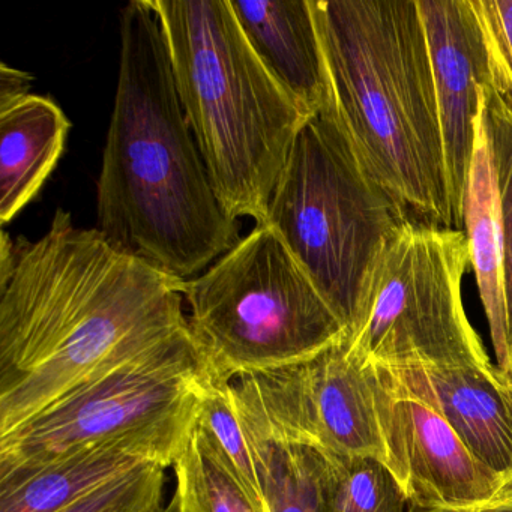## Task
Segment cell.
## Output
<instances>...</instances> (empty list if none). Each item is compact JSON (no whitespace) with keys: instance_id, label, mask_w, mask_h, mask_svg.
Returning <instances> with one entry per match:
<instances>
[{"instance_id":"52a82bcc","label":"cell","mask_w":512,"mask_h":512,"mask_svg":"<svg viewBox=\"0 0 512 512\" xmlns=\"http://www.w3.org/2000/svg\"><path fill=\"white\" fill-rule=\"evenodd\" d=\"M469 265L464 230L404 221L347 334L353 352L383 367H494L464 310L461 283Z\"/></svg>"},{"instance_id":"9c48e42d","label":"cell","mask_w":512,"mask_h":512,"mask_svg":"<svg viewBox=\"0 0 512 512\" xmlns=\"http://www.w3.org/2000/svg\"><path fill=\"white\" fill-rule=\"evenodd\" d=\"M232 392L253 436L382 460L373 365L347 337L299 364L238 377Z\"/></svg>"},{"instance_id":"603a6c76","label":"cell","mask_w":512,"mask_h":512,"mask_svg":"<svg viewBox=\"0 0 512 512\" xmlns=\"http://www.w3.org/2000/svg\"><path fill=\"white\" fill-rule=\"evenodd\" d=\"M166 467L148 466L83 497L59 512H134L157 494L164 493Z\"/></svg>"},{"instance_id":"5bb4252c","label":"cell","mask_w":512,"mask_h":512,"mask_svg":"<svg viewBox=\"0 0 512 512\" xmlns=\"http://www.w3.org/2000/svg\"><path fill=\"white\" fill-rule=\"evenodd\" d=\"M250 46L311 116L332 103L313 0H229Z\"/></svg>"},{"instance_id":"83f0119b","label":"cell","mask_w":512,"mask_h":512,"mask_svg":"<svg viewBox=\"0 0 512 512\" xmlns=\"http://www.w3.org/2000/svg\"><path fill=\"white\" fill-rule=\"evenodd\" d=\"M500 374H502L503 379L512 386V343L511 347H509V358L508 362H506L505 368L503 370H499Z\"/></svg>"},{"instance_id":"d4e9b609","label":"cell","mask_w":512,"mask_h":512,"mask_svg":"<svg viewBox=\"0 0 512 512\" xmlns=\"http://www.w3.org/2000/svg\"><path fill=\"white\" fill-rule=\"evenodd\" d=\"M410 512H512V503H494V505L466 509L428 508V506L412 505Z\"/></svg>"},{"instance_id":"8992f818","label":"cell","mask_w":512,"mask_h":512,"mask_svg":"<svg viewBox=\"0 0 512 512\" xmlns=\"http://www.w3.org/2000/svg\"><path fill=\"white\" fill-rule=\"evenodd\" d=\"M191 334L212 376L307 361L347 337L346 326L269 224H259L184 284Z\"/></svg>"},{"instance_id":"ba28073f","label":"cell","mask_w":512,"mask_h":512,"mask_svg":"<svg viewBox=\"0 0 512 512\" xmlns=\"http://www.w3.org/2000/svg\"><path fill=\"white\" fill-rule=\"evenodd\" d=\"M212 373L193 335L68 392L0 436V475L127 437L190 439Z\"/></svg>"},{"instance_id":"3957f363","label":"cell","mask_w":512,"mask_h":512,"mask_svg":"<svg viewBox=\"0 0 512 512\" xmlns=\"http://www.w3.org/2000/svg\"><path fill=\"white\" fill-rule=\"evenodd\" d=\"M338 119L404 221L454 229L427 34L416 0H313Z\"/></svg>"},{"instance_id":"5b68a950","label":"cell","mask_w":512,"mask_h":512,"mask_svg":"<svg viewBox=\"0 0 512 512\" xmlns=\"http://www.w3.org/2000/svg\"><path fill=\"white\" fill-rule=\"evenodd\" d=\"M403 223L391 197L359 161L334 104L311 115L293 143L266 224L347 334L383 250Z\"/></svg>"},{"instance_id":"277c9868","label":"cell","mask_w":512,"mask_h":512,"mask_svg":"<svg viewBox=\"0 0 512 512\" xmlns=\"http://www.w3.org/2000/svg\"><path fill=\"white\" fill-rule=\"evenodd\" d=\"M173 79L218 200L232 220L266 224L310 116L248 43L229 0H149Z\"/></svg>"},{"instance_id":"ac0fdd59","label":"cell","mask_w":512,"mask_h":512,"mask_svg":"<svg viewBox=\"0 0 512 512\" xmlns=\"http://www.w3.org/2000/svg\"><path fill=\"white\" fill-rule=\"evenodd\" d=\"M176 512H269L260 508L230 475L199 430L173 464Z\"/></svg>"},{"instance_id":"7402d4cb","label":"cell","mask_w":512,"mask_h":512,"mask_svg":"<svg viewBox=\"0 0 512 512\" xmlns=\"http://www.w3.org/2000/svg\"><path fill=\"white\" fill-rule=\"evenodd\" d=\"M481 23L491 85L512 109V0H472Z\"/></svg>"},{"instance_id":"7a4b0ae2","label":"cell","mask_w":512,"mask_h":512,"mask_svg":"<svg viewBox=\"0 0 512 512\" xmlns=\"http://www.w3.org/2000/svg\"><path fill=\"white\" fill-rule=\"evenodd\" d=\"M110 242L188 281L239 241L176 91L149 0L121 13V62L97 182V227Z\"/></svg>"},{"instance_id":"4fadbf2b","label":"cell","mask_w":512,"mask_h":512,"mask_svg":"<svg viewBox=\"0 0 512 512\" xmlns=\"http://www.w3.org/2000/svg\"><path fill=\"white\" fill-rule=\"evenodd\" d=\"M191 439V437H190ZM190 439L127 437L0 475V512H59L148 466L173 467Z\"/></svg>"},{"instance_id":"ffe728a7","label":"cell","mask_w":512,"mask_h":512,"mask_svg":"<svg viewBox=\"0 0 512 512\" xmlns=\"http://www.w3.org/2000/svg\"><path fill=\"white\" fill-rule=\"evenodd\" d=\"M329 512H410L413 503L380 458L335 457Z\"/></svg>"},{"instance_id":"44dd1931","label":"cell","mask_w":512,"mask_h":512,"mask_svg":"<svg viewBox=\"0 0 512 512\" xmlns=\"http://www.w3.org/2000/svg\"><path fill=\"white\" fill-rule=\"evenodd\" d=\"M481 115L490 140L496 175L505 250V296L508 314L509 347L512 343V109L490 83L479 92Z\"/></svg>"},{"instance_id":"484cf974","label":"cell","mask_w":512,"mask_h":512,"mask_svg":"<svg viewBox=\"0 0 512 512\" xmlns=\"http://www.w3.org/2000/svg\"><path fill=\"white\" fill-rule=\"evenodd\" d=\"M134 512H176L175 508H173L172 503L169 505H163V493L157 494V496L152 497L151 500L145 503V505L140 506L137 511Z\"/></svg>"},{"instance_id":"4316f807","label":"cell","mask_w":512,"mask_h":512,"mask_svg":"<svg viewBox=\"0 0 512 512\" xmlns=\"http://www.w3.org/2000/svg\"><path fill=\"white\" fill-rule=\"evenodd\" d=\"M512 502V473L509 476H506L503 479L502 485H500L499 493H497L496 499L491 505L494 503H509Z\"/></svg>"},{"instance_id":"e0dca14e","label":"cell","mask_w":512,"mask_h":512,"mask_svg":"<svg viewBox=\"0 0 512 512\" xmlns=\"http://www.w3.org/2000/svg\"><path fill=\"white\" fill-rule=\"evenodd\" d=\"M248 437L269 512H329L331 454L298 443L269 442L251 433Z\"/></svg>"},{"instance_id":"9a60e30c","label":"cell","mask_w":512,"mask_h":512,"mask_svg":"<svg viewBox=\"0 0 512 512\" xmlns=\"http://www.w3.org/2000/svg\"><path fill=\"white\" fill-rule=\"evenodd\" d=\"M71 122L53 98L23 95L0 104V223L40 193L64 154Z\"/></svg>"},{"instance_id":"30bf717a","label":"cell","mask_w":512,"mask_h":512,"mask_svg":"<svg viewBox=\"0 0 512 512\" xmlns=\"http://www.w3.org/2000/svg\"><path fill=\"white\" fill-rule=\"evenodd\" d=\"M373 365L382 461L413 505L466 509L491 505L503 479L482 464L440 413L407 394Z\"/></svg>"},{"instance_id":"cb8c5ba5","label":"cell","mask_w":512,"mask_h":512,"mask_svg":"<svg viewBox=\"0 0 512 512\" xmlns=\"http://www.w3.org/2000/svg\"><path fill=\"white\" fill-rule=\"evenodd\" d=\"M34 77L26 71L17 70L2 62L0 65V104L19 100L23 95L31 94Z\"/></svg>"},{"instance_id":"2e32d148","label":"cell","mask_w":512,"mask_h":512,"mask_svg":"<svg viewBox=\"0 0 512 512\" xmlns=\"http://www.w3.org/2000/svg\"><path fill=\"white\" fill-rule=\"evenodd\" d=\"M464 232L469 239L470 265L475 271L479 296L490 326L496 368L503 370L509 358L505 250L496 175L481 109L476 122L475 151L464 199Z\"/></svg>"},{"instance_id":"8fae6325","label":"cell","mask_w":512,"mask_h":512,"mask_svg":"<svg viewBox=\"0 0 512 512\" xmlns=\"http://www.w3.org/2000/svg\"><path fill=\"white\" fill-rule=\"evenodd\" d=\"M430 50L455 230L475 151L479 92L491 82L487 46L472 0H416Z\"/></svg>"},{"instance_id":"6da1fadb","label":"cell","mask_w":512,"mask_h":512,"mask_svg":"<svg viewBox=\"0 0 512 512\" xmlns=\"http://www.w3.org/2000/svg\"><path fill=\"white\" fill-rule=\"evenodd\" d=\"M184 280L56 209L0 241V436L73 389L191 337Z\"/></svg>"},{"instance_id":"f1b7e54d","label":"cell","mask_w":512,"mask_h":512,"mask_svg":"<svg viewBox=\"0 0 512 512\" xmlns=\"http://www.w3.org/2000/svg\"><path fill=\"white\" fill-rule=\"evenodd\" d=\"M509 503H512V502H509Z\"/></svg>"},{"instance_id":"7c38bea8","label":"cell","mask_w":512,"mask_h":512,"mask_svg":"<svg viewBox=\"0 0 512 512\" xmlns=\"http://www.w3.org/2000/svg\"><path fill=\"white\" fill-rule=\"evenodd\" d=\"M383 368L407 394L440 413L482 464L502 479L511 475L512 386L496 365Z\"/></svg>"},{"instance_id":"d6986e66","label":"cell","mask_w":512,"mask_h":512,"mask_svg":"<svg viewBox=\"0 0 512 512\" xmlns=\"http://www.w3.org/2000/svg\"><path fill=\"white\" fill-rule=\"evenodd\" d=\"M197 430L248 497L269 511L260 487L253 446L236 409L232 382L215 377L206 382L200 397Z\"/></svg>"}]
</instances>
